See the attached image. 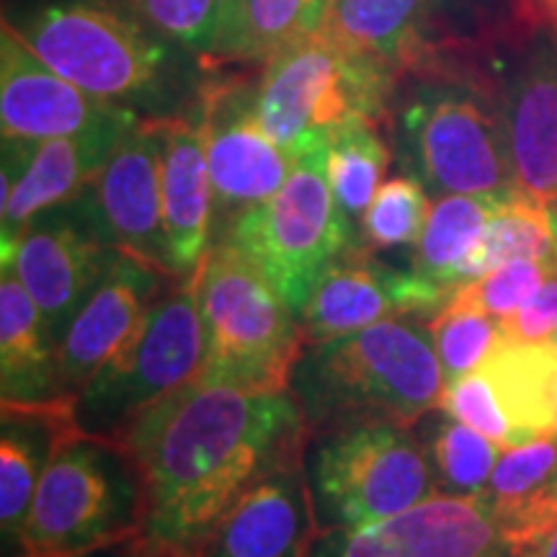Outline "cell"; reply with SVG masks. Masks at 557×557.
Returning a JSON list of instances; mask_svg holds the SVG:
<instances>
[{
  "instance_id": "6da1fadb",
  "label": "cell",
  "mask_w": 557,
  "mask_h": 557,
  "mask_svg": "<svg viewBox=\"0 0 557 557\" xmlns=\"http://www.w3.org/2000/svg\"><path fill=\"white\" fill-rule=\"evenodd\" d=\"M308 438L292 389H250L199 372L120 438L143 480V545L201 557L235 500L302 459Z\"/></svg>"
},
{
  "instance_id": "7a4b0ae2",
  "label": "cell",
  "mask_w": 557,
  "mask_h": 557,
  "mask_svg": "<svg viewBox=\"0 0 557 557\" xmlns=\"http://www.w3.org/2000/svg\"><path fill=\"white\" fill-rule=\"evenodd\" d=\"M289 387L312 436L361 423L410 426L438 408L447 380L429 329L387 318L312 344L299 357Z\"/></svg>"
},
{
  "instance_id": "3957f363",
  "label": "cell",
  "mask_w": 557,
  "mask_h": 557,
  "mask_svg": "<svg viewBox=\"0 0 557 557\" xmlns=\"http://www.w3.org/2000/svg\"><path fill=\"white\" fill-rule=\"evenodd\" d=\"M143 480L124 444L75 431L47 459L16 557H83L143 537Z\"/></svg>"
},
{
  "instance_id": "277c9868",
  "label": "cell",
  "mask_w": 557,
  "mask_h": 557,
  "mask_svg": "<svg viewBox=\"0 0 557 557\" xmlns=\"http://www.w3.org/2000/svg\"><path fill=\"white\" fill-rule=\"evenodd\" d=\"M197 284L205 325L201 374L250 389H292L305 338L267 274L243 250L218 243L199 263Z\"/></svg>"
},
{
  "instance_id": "5b68a950",
  "label": "cell",
  "mask_w": 557,
  "mask_h": 557,
  "mask_svg": "<svg viewBox=\"0 0 557 557\" xmlns=\"http://www.w3.org/2000/svg\"><path fill=\"white\" fill-rule=\"evenodd\" d=\"M205 367V325L197 271L160 292L135 336L73 398L88 436L120 442L145 410L197 377Z\"/></svg>"
},
{
  "instance_id": "8992f818",
  "label": "cell",
  "mask_w": 557,
  "mask_h": 557,
  "mask_svg": "<svg viewBox=\"0 0 557 557\" xmlns=\"http://www.w3.org/2000/svg\"><path fill=\"white\" fill-rule=\"evenodd\" d=\"M351 220L331 189L325 139L292 163L274 197L230 222L220 243L243 250L297 315L318 276L351 250Z\"/></svg>"
},
{
  "instance_id": "52a82bcc",
  "label": "cell",
  "mask_w": 557,
  "mask_h": 557,
  "mask_svg": "<svg viewBox=\"0 0 557 557\" xmlns=\"http://www.w3.org/2000/svg\"><path fill=\"white\" fill-rule=\"evenodd\" d=\"M310 438L302 465L320 532L372 524L436 496L426 447L408 426L361 423Z\"/></svg>"
},
{
  "instance_id": "ba28073f",
  "label": "cell",
  "mask_w": 557,
  "mask_h": 557,
  "mask_svg": "<svg viewBox=\"0 0 557 557\" xmlns=\"http://www.w3.org/2000/svg\"><path fill=\"white\" fill-rule=\"evenodd\" d=\"M387 70L333 45L329 37L297 41L263 62L256 109L267 135L292 163L312 145L325 143L351 116L377 120L389 86Z\"/></svg>"
},
{
  "instance_id": "9c48e42d",
  "label": "cell",
  "mask_w": 557,
  "mask_h": 557,
  "mask_svg": "<svg viewBox=\"0 0 557 557\" xmlns=\"http://www.w3.org/2000/svg\"><path fill=\"white\" fill-rule=\"evenodd\" d=\"M9 24L62 78L103 101H137L158 88L163 52L111 9L50 5Z\"/></svg>"
},
{
  "instance_id": "30bf717a",
  "label": "cell",
  "mask_w": 557,
  "mask_h": 557,
  "mask_svg": "<svg viewBox=\"0 0 557 557\" xmlns=\"http://www.w3.org/2000/svg\"><path fill=\"white\" fill-rule=\"evenodd\" d=\"M418 173L431 191L511 197L517 191L500 116L462 88H431L406 114Z\"/></svg>"
},
{
  "instance_id": "8fae6325",
  "label": "cell",
  "mask_w": 557,
  "mask_h": 557,
  "mask_svg": "<svg viewBox=\"0 0 557 557\" xmlns=\"http://www.w3.org/2000/svg\"><path fill=\"white\" fill-rule=\"evenodd\" d=\"M101 246L173 276L163 230L158 122H132L94 184L70 201ZM176 278V276H173Z\"/></svg>"
},
{
  "instance_id": "7c38bea8",
  "label": "cell",
  "mask_w": 557,
  "mask_h": 557,
  "mask_svg": "<svg viewBox=\"0 0 557 557\" xmlns=\"http://www.w3.org/2000/svg\"><path fill=\"white\" fill-rule=\"evenodd\" d=\"M308 557H521L480 496H431L361 527L323 529Z\"/></svg>"
},
{
  "instance_id": "4fadbf2b",
  "label": "cell",
  "mask_w": 557,
  "mask_h": 557,
  "mask_svg": "<svg viewBox=\"0 0 557 557\" xmlns=\"http://www.w3.org/2000/svg\"><path fill=\"white\" fill-rule=\"evenodd\" d=\"M116 259L78 220L73 205L37 214L13 250L11 267L37 305L52 354Z\"/></svg>"
},
{
  "instance_id": "5bb4252c",
  "label": "cell",
  "mask_w": 557,
  "mask_h": 557,
  "mask_svg": "<svg viewBox=\"0 0 557 557\" xmlns=\"http://www.w3.org/2000/svg\"><path fill=\"white\" fill-rule=\"evenodd\" d=\"M214 209L227 225L282 189L292 160L261 127L256 88L246 83L214 86L201 109Z\"/></svg>"
},
{
  "instance_id": "9a60e30c",
  "label": "cell",
  "mask_w": 557,
  "mask_h": 557,
  "mask_svg": "<svg viewBox=\"0 0 557 557\" xmlns=\"http://www.w3.org/2000/svg\"><path fill=\"white\" fill-rule=\"evenodd\" d=\"M447 297V292L423 282L413 271L403 274L364 253L348 250L318 276L297 320L305 344L312 346L395 315L436 312Z\"/></svg>"
},
{
  "instance_id": "2e32d148",
  "label": "cell",
  "mask_w": 557,
  "mask_h": 557,
  "mask_svg": "<svg viewBox=\"0 0 557 557\" xmlns=\"http://www.w3.org/2000/svg\"><path fill=\"white\" fill-rule=\"evenodd\" d=\"M165 276L135 256L116 253L107 276L52 354L54 398L73 400L94 374L135 336L152 302L163 292Z\"/></svg>"
},
{
  "instance_id": "e0dca14e",
  "label": "cell",
  "mask_w": 557,
  "mask_h": 557,
  "mask_svg": "<svg viewBox=\"0 0 557 557\" xmlns=\"http://www.w3.org/2000/svg\"><path fill=\"white\" fill-rule=\"evenodd\" d=\"M132 114L62 78L9 21L0 26V122L3 139L45 143L54 137L83 135Z\"/></svg>"
},
{
  "instance_id": "ac0fdd59",
  "label": "cell",
  "mask_w": 557,
  "mask_h": 557,
  "mask_svg": "<svg viewBox=\"0 0 557 557\" xmlns=\"http://www.w3.org/2000/svg\"><path fill=\"white\" fill-rule=\"evenodd\" d=\"M508 160L517 191L542 205L557 201V41L532 39L500 99Z\"/></svg>"
},
{
  "instance_id": "d6986e66",
  "label": "cell",
  "mask_w": 557,
  "mask_h": 557,
  "mask_svg": "<svg viewBox=\"0 0 557 557\" xmlns=\"http://www.w3.org/2000/svg\"><path fill=\"white\" fill-rule=\"evenodd\" d=\"M302 459L250 485L220 519L201 557H308L320 524Z\"/></svg>"
},
{
  "instance_id": "ffe728a7",
  "label": "cell",
  "mask_w": 557,
  "mask_h": 557,
  "mask_svg": "<svg viewBox=\"0 0 557 557\" xmlns=\"http://www.w3.org/2000/svg\"><path fill=\"white\" fill-rule=\"evenodd\" d=\"M132 122H137V116L127 114L83 135L54 137L34 145L24 176L3 199V222H0L3 267H11L13 250L37 214L70 205L94 184Z\"/></svg>"
},
{
  "instance_id": "44dd1931",
  "label": "cell",
  "mask_w": 557,
  "mask_h": 557,
  "mask_svg": "<svg viewBox=\"0 0 557 557\" xmlns=\"http://www.w3.org/2000/svg\"><path fill=\"white\" fill-rule=\"evenodd\" d=\"M160 132V186L169 267L176 278L191 276L205 261L212 230L214 194L201 124L176 116L156 120Z\"/></svg>"
},
{
  "instance_id": "7402d4cb",
  "label": "cell",
  "mask_w": 557,
  "mask_h": 557,
  "mask_svg": "<svg viewBox=\"0 0 557 557\" xmlns=\"http://www.w3.org/2000/svg\"><path fill=\"white\" fill-rule=\"evenodd\" d=\"M485 498L524 557L527 547L557 521V436H537L504 449Z\"/></svg>"
},
{
  "instance_id": "603a6c76",
  "label": "cell",
  "mask_w": 557,
  "mask_h": 557,
  "mask_svg": "<svg viewBox=\"0 0 557 557\" xmlns=\"http://www.w3.org/2000/svg\"><path fill=\"white\" fill-rule=\"evenodd\" d=\"M429 21V0H331L320 34L341 50L398 70L423 54Z\"/></svg>"
},
{
  "instance_id": "cb8c5ba5",
  "label": "cell",
  "mask_w": 557,
  "mask_h": 557,
  "mask_svg": "<svg viewBox=\"0 0 557 557\" xmlns=\"http://www.w3.org/2000/svg\"><path fill=\"white\" fill-rule=\"evenodd\" d=\"M478 369L491 380L500 408L524 442L553 436L557 389V348L553 341L521 344L500 336Z\"/></svg>"
},
{
  "instance_id": "d4e9b609",
  "label": "cell",
  "mask_w": 557,
  "mask_h": 557,
  "mask_svg": "<svg viewBox=\"0 0 557 557\" xmlns=\"http://www.w3.org/2000/svg\"><path fill=\"white\" fill-rule=\"evenodd\" d=\"M0 372L3 403L32 406L54 398L52 348L37 305L13 269H3L0 282Z\"/></svg>"
},
{
  "instance_id": "484cf974",
  "label": "cell",
  "mask_w": 557,
  "mask_h": 557,
  "mask_svg": "<svg viewBox=\"0 0 557 557\" xmlns=\"http://www.w3.org/2000/svg\"><path fill=\"white\" fill-rule=\"evenodd\" d=\"M329 9L331 0H227L225 24L209 58L269 62L320 34Z\"/></svg>"
},
{
  "instance_id": "4316f807",
  "label": "cell",
  "mask_w": 557,
  "mask_h": 557,
  "mask_svg": "<svg viewBox=\"0 0 557 557\" xmlns=\"http://www.w3.org/2000/svg\"><path fill=\"white\" fill-rule=\"evenodd\" d=\"M517 259H534L557 267L555 209L524 194H513L500 201L475 248L459 267L457 287Z\"/></svg>"
},
{
  "instance_id": "83f0119b",
  "label": "cell",
  "mask_w": 557,
  "mask_h": 557,
  "mask_svg": "<svg viewBox=\"0 0 557 557\" xmlns=\"http://www.w3.org/2000/svg\"><path fill=\"white\" fill-rule=\"evenodd\" d=\"M513 197V194H511ZM508 197L487 194H447L431 207L421 240L416 243L413 274L451 295L457 271L483 235L487 220Z\"/></svg>"
},
{
  "instance_id": "f1b7e54d",
  "label": "cell",
  "mask_w": 557,
  "mask_h": 557,
  "mask_svg": "<svg viewBox=\"0 0 557 557\" xmlns=\"http://www.w3.org/2000/svg\"><path fill=\"white\" fill-rule=\"evenodd\" d=\"M389 165L385 139L372 116H351L329 137V178L333 197L348 220L364 218Z\"/></svg>"
},
{
  "instance_id": "f546056e",
  "label": "cell",
  "mask_w": 557,
  "mask_h": 557,
  "mask_svg": "<svg viewBox=\"0 0 557 557\" xmlns=\"http://www.w3.org/2000/svg\"><path fill=\"white\" fill-rule=\"evenodd\" d=\"M498 444L449 413L431 421L429 462L447 496H483L498 462Z\"/></svg>"
},
{
  "instance_id": "4dcf8cb0",
  "label": "cell",
  "mask_w": 557,
  "mask_h": 557,
  "mask_svg": "<svg viewBox=\"0 0 557 557\" xmlns=\"http://www.w3.org/2000/svg\"><path fill=\"white\" fill-rule=\"evenodd\" d=\"M426 329L447 382L475 372L500 341L498 320L449 302H444L442 310L434 312Z\"/></svg>"
},
{
  "instance_id": "1f68e13d",
  "label": "cell",
  "mask_w": 557,
  "mask_h": 557,
  "mask_svg": "<svg viewBox=\"0 0 557 557\" xmlns=\"http://www.w3.org/2000/svg\"><path fill=\"white\" fill-rule=\"evenodd\" d=\"M431 214L429 194L416 178H389L361 218V235L372 248H400L421 240Z\"/></svg>"
},
{
  "instance_id": "d6a6232c",
  "label": "cell",
  "mask_w": 557,
  "mask_h": 557,
  "mask_svg": "<svg viewBox=\"0 0 557 557\" xmlns=\"http://www.w3.org/2000/svg\"><path fill=\"white\" fill-rule=\"evenodd\" d=\"M555 267L534 259H517L508 261L504 267L487 271V274L472 278V282L459 284L447 297L449 305L457 308H470L485 312L491 318H508L524 308L529 299L534 297L549 271Z\"/></svg>"
},
{
  "instance_id": "836d02e7",
  "label": "cell",
  "mask_w": 557,
  "mask_h": 557,
  "mask_svg": "<svg viewBox=\"0 0 557 557\" xmlns=\"http://www.w3.org/2000/svg\"><path fill=\"white\" fill-rule=\"evenodd\" d=\"M129 5L160 34L207 58L227 13V0H129Z\"/></svg>"
},
{
  "instance_id": "e575fe53",
  "label": "cell",
  "mask_w": 557,
  "mask_h": 557,
  "mask_svg": "<svg viewBox=\"0 0 557 557\" xmlns=\"http://www.w3.org/2000/svg\"><path fill=\"white\" fill-rule=\"evenodd\" d=\"M431 21L438 18L457 41H487L527 34L534 26L527 0H429Z\"/></svg>"
},
{
  "instance_id": "d590c367",
  "label": "cell",
  "mask_w": 557,
  "mask_h": 557,
  "mask_svg": "<svg viewBox=\"0 0 557 557\" xmlns=\"http://www.w3.org/2000/svg\"><path fill=\"white\" fill-rule=\"evenodd\" d=\"M438 408H442L444 413H449L451 418H457V421L468 423V426L480 431V434L491 438L493 444H498L500 449H511L519 447V444H527L524 436H521L506 418L496 393H493L491 380H487L480 369L465 374V377L447 382L442 400H438Z\"/></svg>"
},
{
  "instance_id": "8d00e7d4",
  "label": "cell",
  "mask_w": 557,
  "mask_h": 557,
  "mask_svg": "<svg viewBox=\"0 0 557 557\" xmlns=\"http://www.w3.org/2000/svg\"><path fill=\"white\" fill-rule=\"evenodd\" d=\"M500 336L521 344H549L557 333V267L524 308L498 320Z\"/></svg>"
},
{
  "instance_id": "74e56055",
  "label": "cell",
  "mask_w": 557,
  "mask_h": 557,
  "mask_svg": "<svg viewBox=\"0 0 557 557\" xmlns=\"http://www.w3.org/2000/svg\"><path fill=\"white\" fill-rule=\"evenodd\" d=\"M534 26L542 24L557 34V0H527Z\"/></svg>"
},
{
  "instance_id": "f35d334b",
  "label": "cell",
  "mask_w": 557,
  "mask_h": 557,
  "mask_svg": "<svg viewBox=\"0 0 557 557\" xmlns=\"http://www.w3.org/2000/svg\"><path fill=\"white\" fill-rule=\"evenodd\" d=\"M83 557H148V549H145V545H143V537H135V540L120 542V545L94 549V553H88Z\"/></svg>"
},
{
  "instance_id": "ab89813d",
  "label": "cell",
  "mask_w": 557,
  "mask_h": 557,
  "mask_svg": "<svg viewBox=\"0 0 557 557\" xmlns=\"http://www.w3.org/2000/svg\"><path fill=\"white\" fill-rule=\"evenodd\" d=\"M524 557H557V521L527 547Z\"/></svg>"
},
{
  "instance_id": "60d3db41",
  "label": "cell",
  "mask_w": 557,
  "mask_h": 557,
  "mask_svg": "<svg viewBox=\"0 0 557 557\" xmlns=\"http://www.w3.org/2000/svg\"><path fill=\"white\" fill-rule=\"evenodd\" d=\"M148 549V547H145ZM148 557H181L176 553H163V549H148Z\"/></svg>"
},
{
  "instance_id": "b9f144b4",
  "label": "cell",
  "mask_w": 557,
  "mask_h": 557,
  "mask_svg": "<svg viewBox=\"0 0 557 557\" xmlns=\"http://www.w3.org/2000/svg\"><path fill=\"white\" fill-rule=\"evenodd\" d=\"M553 436H557V389H555V431H553Z\"/></svg>"
},
{
  "instance_id": "7bdbcfd3",
  "label": "cell",
  "mask_w": 557,
  "mask_h": 557,
  "mask_svg": "<svg viewBox=\"0 0 557 557\" xmlns=\"http://www.w3.org/2000/svg\"><path fill=\"white\" fill-rule=\"evenodd\" d=\"M553 346L557 348V333H555V336H553Z\"/></svg>"
},
{
  "instance_id": "ee69618b",
  "label": "cell",
  "mask_w": 557,
  "mask_h": 557,
  "mask_svg": "<svg viewBox=\"0 0 557 557\" xmlns=\"http://www.w3.org/2000/svg\"><path fill=\"white\" fill-rule=\"evenodd\" d=\"M553 209H555V214H557V201H555V207H553Z\"/></svg>"
}]
</instances>
